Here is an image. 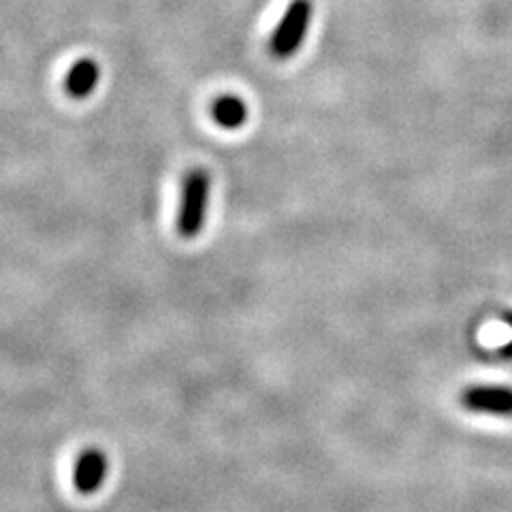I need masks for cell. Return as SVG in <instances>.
Wrapping results in <instances>:
<instances>
[{
	"instance_id": "obj_1",
	"label": "cell",
	"mask_w": 512,
	"mask_h": 512,
	"mask_svg": "<svg viewBox=\"0 0 512 512\" xmlns=\"http://www.w3.org/2000/svg\"><path fill=\"white\" fill-rule=\"evenodd\" d=\"M212 195V175L207 169L195 167L186 173L182 184V201L178 214V231L182 237H197L207 220V207Z\"/></svg>"
},
{
	"instance_id": "obj_2",
	"label": "cell",
	"mask_w": 512,
	"mask_h": 512,
	"mask_svg": "<svg viewBox=\"0 0 512 512\" xmlns=\"http://www.w3.org/2000/svg\"><path fill=\"white\" fill-rule=\"evenodd\" d=\"M312 15H314L312 0H293V3L286 7L280 24L274 30V35H271V41H269L271 56L278 60L293 58L308 37Z\"/></svg>"
},
{
	"instance_id": "obj_3",
	"label": "cell",
	"mask_w": 512,
	"mask_h": 512,
	"mask_svg": "<svg viewBox=\"0 0 512 512\" xmlns=\"http://www.w3.org/2000/svg\"><path fill=\"white\" fill-rule=\"evenodd\" d=\"M107 455L99 448H88L77 457L75 472H73V485L79 493L92 495L105 485L107 478Z\"/></svg>"
},
{
	"instance_id": "obj_4",
	"label": "cell",
	"mask_w": 512,
	"mask_h": 512,
	"mask_svg": "<svg viewBox=\"0 0 512 512\" xmlns=\"http://www.w3.org/2000/svg\"><path fill=\"white\" fill-rule=\"evenodd\" d=\"M99 79L101 67L96 64V60L82 58L73 64L67 77H64V90H67L71 99H86L99 86Z\"/></svg>"
},
{
	"instance_id": "obj_5",
	"label": "cell",
	"mask_w": 512,
	"mask_h": 512,
	"mask_svg": "<svg viewBox=\"0 0 512 512\" xmlns=\"http://www.w3.org/2000/svg\"><path fill=\"white\" fill-rule=\"evenodd\" d=\"M212 116L218 126L235 131V128H242L248 122V105L242 96L222 94L212 105Z\"/></svg>"
},
{
	"instance_id": "obj_6",
	"label": "cell",
	"mask_w": 512,
	"mask_h": 512,
	"mask_svg": "<svg viewBox=\"0 0 512 512\" xmlns=\"http://www.w3.org/2000/svg\"><path fill=\"white\" fill-rule=\"evenodd\" d=\"M466 404L474 410L512 414V391L495 387H478L466 393Z\"/></svg>"
},
{
	"instance_id": "obj_7",
	"label": "cell",
	"mask_w": 512,
	"mask_h": 512,
	"mask_svg": "<svg viewBox=\"0 0 512 512\" xmlns=\"http://www.w3.org/2000/svg\"><path fill=\"white\" fill-rule=\"evenodd\" d=\"M506 323H508V327L512 329V314H506ZM502 355H504V357H512V344L502 350Z\"/></svg>"
}]
</instances>
